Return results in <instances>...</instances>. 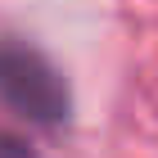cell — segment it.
<instances>
[{"label": "cell", "instance_id": "cell-1", "mask_svg": "<svg viewBox=\"0 0 158 158\" xmlns=\"http://www.w3.org/2000/svg\"><path fill=\"white\" fill-rule=\"evenodd\" d=\"M0 99L32 122H68V86L45 54L18 41H0Z\"/></svg>", "mask_w": 158, "mask_h": 158}, {"label": "cell", "instance_id": "cell-2", "mask_svg": "<svg viewBox=\"0 0 158 158\" xmlns=\"http://www.w3.org/2000/svg\"><path fill=\"white\" fill-rule=\"evenodd\" d=\"M0 158H36V149L27 145L23 135H14V131H0Z\"/></svg>", "mask_w": 158, "mask_h": 158}]
</instances>
